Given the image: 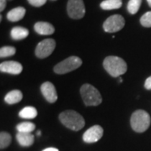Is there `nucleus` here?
<instances>
[{"instance_id": "nucleus-1", "label": "nucleus", "mask_w": 151, "mask_h": 151, "mask_svg": "<svg viewBox=\"0 0 151 151\" xmlns=\"http://www.w3.org/2000/svg\"><path fill=\"white\" fill-rule=\"evenodd\" d=\"M59 119L64 126L73 131H79L85 126V120L83 117L73 110L62 112L59 115Z\"/></svg>"}, {"instance_id": "nucleus-2", "label": "nucleus", "mask_w": 151, "mask_h": 151, "mask_svg": "<svg viewBox=\"0 0 151 151\" xmlns=\"http://www.w3.org/2000/svg\"><path fill=\"white\" fill-rule=\"evenodd\" d=\"M104 69L113 77H119L127 71V64L120 57L108 56L103 61Z\"/></svg>"}, {"instance_id": "nucleus-3", "label": "nucleus", "mask_w": 151, "mask_h": 151, "mask_svg": "<svg viewBox=\"0 0 151 151\" xmlns=\"http://www.w3.org/2000/svg\"><path fill=\"white\" fill-rule=\"evenodd\" d=\"M151 119L150 114L144 110H137L132 114L130 124L132 129L137 133H144L149 129Z\"/></svg>"}, {"instance_id": "nucleus-4", "label": "nucleus", "mask_w": 151, "mask_h": 151, "mask_svg": "<svg viewBox=\"0 0 151 151\" xmlns=\"http://www.w3.org/2000/svg\"><path fill=\"white\" fill-rule=\"evenodd\" d=\"M82 100L86 106H97L101 104L103 98L99 91L91 84H84L80 89Z\"/></svg>"}, {"instance_id": "nucleus-5", "label": "nucleus", "mask_w": 151, "mask_h": 151, "mask_svg": "<svg viewBox=\"0 0 151 151\" xmlns=\"http://www.w3.org/2000/svg\"><path fill=\"white\" fill-rule=\"evenodd\" d=\"M81 64L82 60L81 58L77 56H70L55 65L54 71L56 74H66L79 68Z\"/></svg>"}, {"instance_id": "nucleus-6", "label": "nucleus", "mask_w": 151, "mask_h": 151, "mask_svg": "<svg viewBox=\"0 0 151 151\" xmlns=\"http://www.w3.org/2000/svg\"><path fill=\"white\" fill-rule=\"evenodd\" d=\"M86 13L85 5L82 0H68L67 14L73 19H81Z\"/></svg>"}, {"instance_id": "nucleus-7", "label": "nucleus", "mask_w": 151, "mask_h": 151, "mask_svg": "<svg viewBox=\"0 0 151 151\" xmlns=\"http://www.w3.org/2000/svg\"><path fill=\"white\" fill-rule=\"evenodd\" d=\"M125 25L124 17L119 14H114L108 17L103 23V29L107 33H115L121 30Z\"/></svg>"}, {"instance_id": "nucleus-8", "label": "nucleus", "mask_w": 151, "mask_h": 151, "mask_svg": "<svg viewBox=\"0 0 151 151\" xmlns=\"http://www.w3.org/2000/svg\"><path fill=\"white\" fill-rule=\"evenodd\" d=\"M55 48V41L53 39H45L38 44L35 49V55L38 58L44 59L52 54Z\"/></svg>"}, {"instance_id": "nucleus-9", "label": "nucleus", "mask_w": 151, "mask_h": 151, "mask_svg": "<svg viewBox=\"0 0 151 151\" xmlns=\"http://www.w3.org/2000/svg\"><path fill=\"white\" fill-rule=\"evenodd\" d=\"M103 135V129L100 125H94L86 130L83 134V140L86 143H95L99 140Z\"/></svg>"}, {"instance_id": "nucleus-10", "label": "nucleus", "mask_w": 151, "mask_h": 151, "mask_svg": "<svg viewBox=\"0 0 151 151\" xmlns=\"http://www.w3.org/2000/svg\"><path fill=\"white\" fill-rule=\"evenodd\" d=\"M40 89H41V92H42L43 96L49 103H53L57 100V98H58L57 92L55 90V87L51 82H50V81L44 82L41 85Z\"/></svg>"}, {"instance_id": "nucleus-11", "label": "nucleus", "mask_w": 151, "mask_h": 151, "mask_svg": "<svg viewBox=\"0 0 151 151\" xmlns=\"http://www.w3.org/2000/svg\"><path fill=\"white\" fill-rule=\"evenodd\" d=\"M22 70H23V66L21 64L14 60L4 61L0 64V70L4 73L19 75L21 73Z\"/></svg>"}, {"instance_id": "nucleus-12", "label": "nucleus", "mask_w": 151, "mask_h": 151, "mask_svg": "<svg viewBox=\"0 0 151 151\" xmlns=\"http://www.w3.org/2000/svg\"><path fill=\"white\" fill-rule=\"evenodd\" d=\"M35 30L40 35H50L54 34L55 28L48 22H37L35 24Z\"/></svg>"}, {"instance_id": "nucleus-13", "label": "nucleus", "mask_w": 151, "mask_h": 151, "mask_svg": "<svg viewBox=\"0 0 151 151\" xmlns=\"http://www.w3.org/2000/svg\"><path fill=\"white\" fill-rule=\"evenodd\" d=\"M25 9L24 7H17L11 9L7 14V19L11 22H17L21 20L25 15Z\"/></svg>"}, {"instance_id": "nucleus-14", "label": "nucleus", "mask_w": 151, "mask_h": 151, "mask_svg": "<svg viewBox=\"0 0 151 151\" xmlns=\"http://www.w3.org/2000/svg\"><path fill=\"white\" fill-rule=\"evenodd\" d=\"M16 139L19 144L23 147H29L32 145L35 141V136L31 133H19L18 132Z\"/></svg>"}, {"instance_id": "nucleus-15", "label": "nucleus", "mask_w": 151, "mask_h": 151, "mask_svg": "<svg viewBox=\"0 0 151 151\" xmlns=\"http://www.w3.org/2000/svg\"><path fill=\"white\" fill-rule=\"evenodd\" d=\"M10 35L11 38L13 40H24L29 35V30L26 28L16 26V27H14L11 29Z\"/></svg>"}, {"instance_id": "nucleus-16", "label": "nucleus", "mask_w": 151, "mask_h": 151, "mask_svg": "<svg viewBox=\"0 0 151 151\" xmlns=\"http://www.w3.org/2000/svg\"><path fill=\"white\" fill-rule=\"evenodd\" d=\"M23 98V94L19 90H13L9 93L4 97V101L8 104H15V103H19Z\"/></svg>"}, {"instance_id": "nucleus-17", "label": "nucleus", "mask_w": 151, "mask_h": 151, "mask_svg": "<svg viewBox=\"0 0 151 151\" xmlns=\"http://www.w3.org/2000/svg\"><path fill=\"white\" fill-rule=\"evenodd\" d=\"M122 4V0H104L101 3L100 7L104 10H113L120 9Z\"/></svg>"}, {"instance_id": "nucleus-18", "label": "nucleus", "mask_w": 151, "mask_h": 151, "mask_svg": "<svg viewBox=\"0 0 151 151\" xmlns=\"http://www.w3.org/2000/svg\"><path fill=\"white\" fill-rule=\"evenodd\" d=\"M37 110L34 107H31V106H28V107L24 108L19 113V117L24 119H35L37 116Z\"/></svg>"}, {"instance_id": "nucleus-19", "label": "nucleus", "mask_w": 151, "mask_h": 151, "mask_svg": "<svg viewBox=\"0 0 151 151\" xmlns=\"http://www.w3.org/2000/svg\"><path fill=\"white\" fill-rule=\"evenodd\" d=\"M16 129L19 133H31L35 129V125L31 122H24L18 124Z\"/></svg>"}, {"instance_id": "nucleus-20", "label": "nucleus", "mask_w": 151, "mask_h": 151, "mask_svg": "<svg viewBox=\"0 0 151 151\" xmlns=\"http://www.w3.org/2000/svg\"><path fill=\"white\" fill-rule=\"evenodd\" d=\"M142 0H129L128 3L127 9L131 14H135L140 8Z\"/></svg>"}, {"instance_id": "nucleus-21", "label": "nucleus", "mask_w": 151, "mask_h": 151, "mask_svg": "<svg viewBox=\"0 0 151 151\" xmlns=\"http://www.w3.org/2000/svg\"><path fill=\"white\" fill-rule=\"evenodd\" d=\"M12 138L10 134L7 132H1L0 134V148L5 149L10 145Z\"/></svg>"}, {"instance_id": "nucleus-22", "label": "nucleus", "mask_w": 151, "mask_h": 151, "mask_svg": "<svg viewBox=\"0 0 151 151\" xmlns=\"http://www.w3.org/2000/svg\"><path fill=\"white\" fill-rule=\"evenodd\" d=\"M16 49L13 46H4L0 49V57L1 58H5L9 56H12L15 54Z\"/></svg>"}, {"instance_id": "nucleus-23", "label": "nucleus", "mask_w": 151, "mask_h": 151, "mask_svg": "<svg viewBox=\"0 0 151 151\" xmlns=\"http://www.w3.org/2000/svg\"><path fill=\"white\" fill-rule=\"evenodd\" d=\"M140 24H142V26H144V27H151V11L147 12L143 16L141 17Z\"/></svg>"}, {"instance_id": "nucleus-24", "label": "nucleus", "mask_w": 151, "mask_h": 151, "mask_svg": "<svg viewBox=\"0 0 151 151\" xmlns=\"http://www.w3.org/2000/svg\"><path fill=\"white\" fill-rule=\"evenodd\" d=\"M47 0H28L29 4L34 7H41L43 6Z\"/></svg>"}, {"instance_id": "nucleus-25", "label": "nucleus", "mask_w": 151, "mask_h": 151, "mask_svg": "<svg viewBox=\"0 0 151 151\" xmlns=\"http://www.w3.org/2000/svg\"><path fill=\"white\" fill-rule=\"evenodd\" d=\"M145 87L147 90H151V76L148 77L145 82Z\"/></svg>"}, {"instance_id": "nucleus-26", "label": "nucleus", "mask_w": 151, "mask_h": 151, "mask_svg": "<svg viewBox=\"0 0 151 151\" xmlns=\"http://www.w3.org/2000/svg\"><path fill=\"white\" fill-rule=\"evenodd\" d=\"M6 1L7 0H0V11H4L6 7Z\"/></svg>"}, {"instance_id": "nucleus-27", "label": "nucleus", "mask_w": 151, "mask_h": 151, "mask_svg": "<svg viewBox=\"0 0 151 151\" xmlns=\"http://www.w3.org/2000/svg\"><path fill=\"white\" fill-rule=\"evenodd\" d=\"M43 151H59L56 148H52V147H50V148H47V149H45V150H44Z\"/></svg>"}, {"instance_id": "nucleus-28", "label": "nucleus", "mask_w": 151, "mask_h": 151, "mask_svg": "<svg viewBox=\"0 0 151 151\" xmlns=\"http://www.w3.org/2000/svg\"><path fill=\"white\" fill-rule=\"evenodd\" d=\"M147 2H148V4H149V6L151 8V0H147Z\"/></svg>"}, {"instance_id": "nucleus-29", "label": "nucleus", "mask_w": 151, "mask_h": 151, "mask_svg": "<svg viewBox=\"0 0 151 151\" xmlns=\"http://www.w3.org/2000/svg\"><path fill=\"white\" fill-rule=\"evenodd\" d=\"M119 81L120 82V83H121V82L123 81V79H122V77H120V76H119Z\"/></svg>"}, {"instance_id": "nucleus-30", "label": "nucleus", "mask_w": 151, "mask_h": 151, "mask_svg": "<svg viewBox=\"0 0 151 151\" xmlns=\"http://www.w3.org/2000/svg\"><path fill=\"white\" fill-rule=\"evenodd\" d=\"M40 134H41V132H40V131H38V133H37L38 136H40Z\"/></svg>"}, {"instance_id": "nucleus-31", "label": "nucleus", "mask_w": 151, "mask_h": 151, "mask_svg": "<svg viewBox=\"0 0 151 151\" xmlns=\"http://www.w3.org/2000/svg\"><path fill=\"white\" fill-rule=\"evenodd\" d=\"M52 1H55V0H52Z\"/></svg>"}]
</instances>
